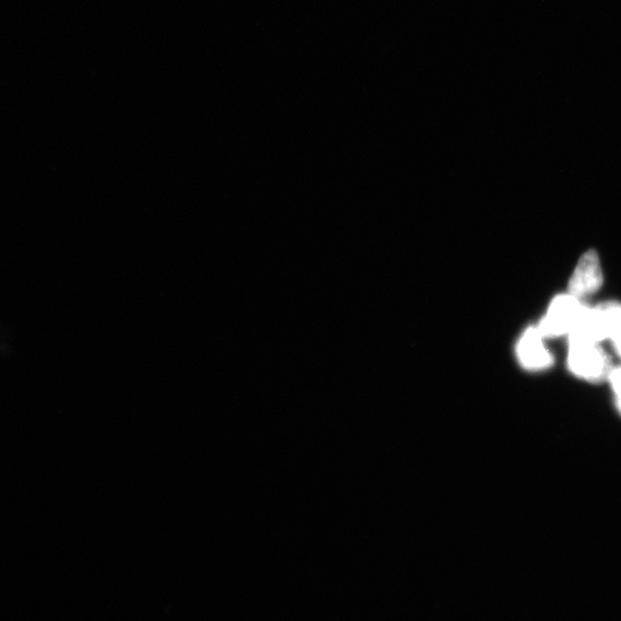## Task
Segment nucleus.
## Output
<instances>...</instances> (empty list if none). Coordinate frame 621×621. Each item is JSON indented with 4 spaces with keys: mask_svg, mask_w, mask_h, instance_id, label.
I'll return each instance as SVG.
<instances>
[{
    "mask_svg": "<svg viewBox=\"0 0 621 621\" xmlns=\"http://www.w3.org/2000/svg\"><path fill=\"white\" fill-rule=\"evenodd\" d=\"M569 337L570 342L590 344H600L608 340V326L602 308H584Z\"/></svg>",
    "mask_w": 621,
    "mask_h": 621,
    "instance_id": "39448f33",
    "label": "nucleus"
},
{
    "mask_svg": "<svg viewBox=\"0 0 621 621\" xmlns=\"http://www.w3.org/2000/svg\"><path fill=\"white\" fill-rule=\"evenodd\" d=\"M517 356L521 365L527 370H546L552 364V356L544 344V337L538 327L529 328L520 337L517 344Z\"/></svg>",
    "mask_w": 621,
    "mask_h": 621,
    "instance_id": "20e7f679",
    "label": "nucleus"
},
{
    "mask_svg": "<svg viewBox=\"0 0 621 621\" xmlns=\"http://www.w3.org/2000/svg\"><path fill=\"white\" fill-rule=\"evenodd\" d=\"M603 273L597 253L590 250L579 260L571 276L569 293L581 298L596 293L602 287Z\"/></svg>",
    "mask_w": 621,
    "mask_h": 621,
    "instance_id": "7ed1b4c3",
    "label": "nucleus"
},
{
    "mask_svg": "<svg viewBox=\"0 0 621 621\" xmlns=\"http://www.w3.org/2000/svg\"><path fill=\"white\" fill-rule=\"evenodd\" d=\"M567 363L577 377L590 381L602 379L608 370L607 358L600 344L570 342Z\"/></svg>",
    "mask_w": 621,
    "mask_h": 621,
    "instance_id": "f03ea898",
    "label": "nucleus"
},
{
    "mask_svg": "<svg viewBox=\"0 0 621 621\" xmlns=\"http://www.w3.org/2000/svg\"><path fill=\"white\" fill-rule=\"evenodd\" d=\"M605 321H607L609 339L615 345L621 357V305L617 303L602 306Z\"/></svg>",
    "mask_w": 621,
    "mask_h": 621,
    "instance_id": "423d86ee",
    "label": "nucleus"
},
{
    "mask_svg": "<svg viewBox=\"0 0 621 621\" xmlns=\"http://www.w3.org/2000/svg\"><path fill=\"white\" fill-rule=\"evenodd\" d=\"M584 308L580 298L570 293L557 296L541 320L538 326L539 332L544 339L570 335Z\"/></svg>",
    "mask_w": 621,
    "mask_h": 621,
    "instance_id": "f257e3e1",
    "label": "nucleus"
}]
</instances>
